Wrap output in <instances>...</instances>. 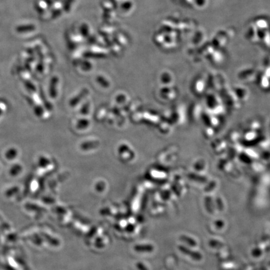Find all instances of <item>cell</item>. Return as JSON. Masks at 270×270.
<instances>
[{
  "instance_id": "obj_1",
  "label": "cell",
  "mask_w": 270,
  "mask_h": 270,
  "mask_svg": "<svg viewBox=\"0 0 270 270\" xmlns=\"http://www.w3.org/2000/svg\"><path fill=\"white\" fill-rule=\"evenodd\" d=\"M34 27L33 25H26V26H19L16 28V31L19 33H25L33 31Z\"/></svg>"
}]
</instances>
